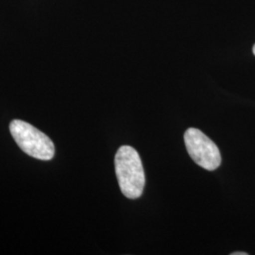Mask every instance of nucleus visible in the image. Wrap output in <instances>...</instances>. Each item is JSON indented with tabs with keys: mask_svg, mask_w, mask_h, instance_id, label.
Segmentation results:
<instances>
[{
	"mask_svg": "<svg viewBox=\"0 0 255 255\" xmlns=\"http://www.w3.org/2000/svg\"><path fill=\"white\" fill-rule=\"evenodd\" d=\"M232 255H248L247 253H244V252H241V253H233V254H231Z\"/></svg>",
	"mask_w": 255,
	"mask_h": 255,
	"instance_id": "nucleus-4",
	"label": "nucleus"
},
{
	"mask_svg": "<svg viewBox=\"0 0 255 255\" xmlns=\"http://www.w3.org/2000/svg\"><path fill=\"white\" fill-rule=\"evenodd\" d=\"M253 51H254V54L255 55V46H254V49H253Z\"/></svg>",
	"mask_w": 255,
	"mask_h": 255,
	"instance_id": "nucleus-5",
	"label": "nucleus"
},
{
	"mask_svg": "<svg viewBox=\"0 0 255 255\" xmlns=\"http://www.w3.org/2000/svg\"><path fill=\"white\" fill-rule=\"evenodd\" d=\"M9 131L26 154L42 161H49L54 157L52 140L29 123L18 119L12 120L9 124Z\"/></svg>",
	"mask_w": 255,
	"mask_h": 255,
	"instance_id": "nucleus-2",
	"label": "nucleus"
},
{
	"mask_svg": "<svg viewBox=\"0 0 255 255\" xmlns=\"http://www.w3.org/2000/svg\"><path fill=\"white\" fill-rule=\"evenodd\" d=\"M116 174L120 190L128 199H138L145 187V172L141 158L129 146H120L115 157Z\"/></svg>",
	"mask_w": 255,
	"mask_h": 255,
	"instance_id": "nucleus-1",
	"label": "nucleus"
},
{
	"mask_svg": "<svg viewBox=\"0 0 255 255\" xmlns=\"http://www.w3.org/2000/svg\"><path fill=\"white\" fill-rule=\"evenodd\" d=\"M184 143L193 161L206 170L213 171L221 164L219 147L200 129L188 128L184 133Z\"/></svg>",
	"mask_w": 255,
	"mask_h": 255,
	"instance_id": "nucleus-3",
	"label": "nucleus"
}]
</instances>
